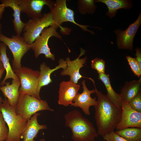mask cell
<instances>
[{
    "instance_id": "1",
    "label": "cell",
    "mask_w": 141,
    "mask_h": 141,
    "mask_svg": "<svg viewBox=\"0 0 141 141\" xmlns=\"http://www.w3.org/2000/svg\"><path fill=\"white\" fill-rule=\"evenodd\" d=\"M97 97V103L94 106L95 118L98 134L103 137L114 131L119 123L121 117V107L115 105L107 95L98 91L94 80L92 81Z\"/></svg>"
},
{
    "instance_id": "2",
    "label": "cell",
    "mask_w": 141,
    "mask_h": 141,
    "mask_svg": "<svg viewBox=\"0 0 141 141\" xmlns=\"http://www.w3.org/2000/svg\"><path fill=\"white\" fill-rule=\"evenodd\" d=\"M66 126L71 130L73 141H94L98 135L92 124L77 110L64 116Z\"/></svg>"
},
{
    "instance_id": "3",
    "label": "cell",
    "mask_w": 141,
    "mask_h": 141,
    "mask_svg": "<svg viewBox=\"0 0 141 141\" xmlns=\"http://www.w3.org/2000/svg\"><path fill=\"white\" fill-rule=\"evenodd\" d=\"M0 113L8 127V134L6 141H20L27 120L17 114L15 107L10 106L5 97L0 104Z\"/></svg>"
},
{
    "instance_id": "4",
    "label": "cell",
    "mask_w": 141,
    "mask_h": 141,
    "mask_svg": "<svg viewBox=\"0 0 141 141\" xmlns=\"http://www.w3.org/2000/svg\"><path fill=\"white\" fill-rule=\"evenodd\" d=\"M50 12L52 15L54 24L58 27L60 28L62 34L69 35L70 32V29L61 26L63 23L67 22L73 23L84 31L88 32L93 34L94 33V32L87 28L88 27L91 26L80 25L75 21L74 12L73 10L67 7L66 0H56L53 8Z\"/></svg>"
},
{
    "instance_id": "5",
    "label": "cell",
    "mask_w": 141,
    "mask_h": 141,
    "mask_svg": "<svg viewBox=\"0 0 141 141\" xmlns=\"http://www.w3.org/2000/svg\"><path fill=\"white\" fill-rule=\"evenodd\" d=\"M15 110L17 115L27 120L38 111H54L45 100L39 99L27 94L20 95Z\"/></svg>"
},
{
    "instance_id": "6",
    "label": "cell",
    "mask_w": 141,
    "mask_h": 141,
    "mask_svg": "<svg viewBox=\"0 0 141 141\" xmlns=\"http://www.w3.org/2000/svg\"><path fill=\"white\" fill-rule=\"evenodd\" d=\"M54 24L50 12L44 14L40 18L30 19L25 23L23 30L22 36L25 42L29 45H31L44 29Z\"/></svg>"
},
{
    "instance_id": "7",
    "label": "cell",
    "mask_w": 141,
    "mask_h": 141,
    "mask_svg": "<svg viewBox=\"0 0 141 141\" xmlns=\"http://www.w3.org/2000/svg\"><path fill=\"white\" fill-rule=\"evenodd\" d=\"M0 41L8 46L12 53L13 58L12 61L13 70L20 69L22 67L21 59L31 49V45L26 43L23 36L16 34L13 35L10 38L1 33L0 35Z\"/></svg>"
},
{
    "instance_id": "8",
    "label": "cell",
    "mask_w": 141,
    "mask_h": 141,
    "mask_svg": "<svg viewBox=\"0 0 141 141\" xmlns=\"http://www.w3.org/2000/svg\"><path fill=\"white\" fill-rule=\"evenodd\" d=\"M13 70L20 81V95L27 94L40 99L38 98L37 93L40 71L24 66L20 69Z\"/></svg>"
},
{
    "instance_id": "9",
    "label": "cell",
    "mask_w": 141,
    "mask_h": 141,
    "mask_svg": "<svg viewBox=\"0 0 141 141\" xmlns=\"http://www.w3.org/2000/svg\"><path fill=\"white\" fill-rule=\"evenodd\" d=\"M58 28L54 24L49 28H45L40 36L30 45L36 58H37L40 54H44L45 58H50L52 61L55 60V55L51 52L48 43L49 39L52 37L62 40L61 36L56 31Z\"/></svg>"
},
{
    "instance_id": "10",
    "label": "cell",
    "mask_w": 141,
    "mask_h": 141,
    "mask_svg": "<svg viewBox=\"0 0 141 141\" xmlns=\"http://www.w3.org/2000/svg\"><path fill=\"white\" fill-rule=\"evenodd\" d=\"M141 24V12L137 19L124 31L118 29L114 31L116 35V44L119 49L132 50L134 36Z\"/></svg>"
},
{
    "instance_id": "11",
    "label": "cell",
    "mask_w": 141,
    "mask_h": 141,
    "mask_svg": "<svg viewBox=\"0 0 141 141\" xmlns=\"http://www.w3.org/2000/svg\"><path fill=\"white\" fill-rule=\"evenodd\" d=\"M21 13H25L31 19L39 18L43 15L42 11L46 5L50 11L53 8L55 2L50 0H17Z\"/></svg>"
},
{
    "instance_id": "12",
    "label": "cell",
    "mask_w": 141,
    "mask_h": 141,
    "mask_svg": "<svg viewBox=\"0 0 141 141\" xmlns=\"http://www.w3.org/2000/svg\"><path fill=\"white\" fill-rule=\"evenodd\" d=\"M120 121L116 128L120 130L130 127L141 128V113L133 109L128 103L122 101Z\"/></svg>"
},
{
    "instance_id": "13",
    "label": "cell",
    "mask_w": 141,
    "mask_h": 141,
    "mask_svg": "<svg viewBox=\"0 0 141 141\" xmlns=\"http://www.w3.org/2000/svg\"><path fill=\"white\" fill-rule=\"evenodd\" d=\"M80 53L76 58L73 60H70L69 57L66 59L67 67L61 72L60 75L62 76L69 75L70 77V81L75 84H78V81L82 78H86L90 79V78L85 77L82 76L80 73V69L85 65L87 58L86 56L83 58L80 57L85 54L86 51L80 48Z\"/></svg>"
},
{
    "instance_id": "14",
    "label": "cell",
    "mask_w": 141,
    "mask_h": 141,
    "mask_svg": "<svg viewBox=\"0 0 141 141\" xmlns=\"http://www.w3.org/2000/svg\"><path fill=\"white\" fill-rule=\"evenodd\" d=\"M83 89L81 93H78L73 102L70 105L72 106L80 108L86 115H90V108L92 106H95L97 103L96 97L92 98L91 95L95 93V89L91 90L87 88L85 80L81 82Z\"/></svg>"
},
{
    "instance_id": "15",
    "label": "cell",
    "mask_w": 141,
    "mask_h": 141,
    "mask_svg": "<svg viewBox=\"0 0 141 141\" xmlns=\"http://www.w3.org/2000/svg\"><path fill=\"white\" fill-rule=\"evenodd\" d=\"M80 87V85L70 81H63L59 85L58 103L67 107L73 102Z\"/></svg>"
},
{
    "instance_id": "16",
    "label": "cell",
    "mask_w": 141,
    "mask_h": 141,
    "mask_svg": "<svg viewBox=\"0 0 141 141\" xmlns=\"http://www.w3.org/2000/svg\"><path fill=\"white\" fill-rule=\"evenodd\" d=\"M0 4V18H2L3 14L6 7H10L13 11V26L16 35L20 36L23 31L25 23L23 22L20 18L21 10L18 5L17 0H2Z\"/></svg>"
},
{
    "instance_id": "17",
    "label": "cell",
    "mask_w": 141,
    "mask_h": 141,
    "mask_svg": "<svg viewBox=\"0 0 141 141\" xmlns=\"http://www.w3.org/2000/svg\"><path fill=\"white\" fill-rule=\"evenodd\" d=\"M59 64L55 68L51 69L45 62H43L40 66V75L38 81L37 93L38 98L40 97V92L41 88L43 86L48 85L52 82L50 78L51 74L60 68H65L67 67V62L62 58H60L58 61Z\"/></svg>"
},
{
    "instance_id": "18",
    "label": "cell",
    "mask_w": 141,
    "mask_h": 141,
    "mask_svg": "<svg viewBox=\"0 0 141 141\" xmlns=\"http://www.w3.org/2000/svg\"><path fill=\"white\" fill-rule=\"evenodd\" d=\"M40 115V113H37L27 120L25 128L21 136L22 141H34V138L40 130L47 129L46 125L38 123L37 118Z\"/></svg>"
},
{
    "instance_id": "19",
    "label": "cell",
    "mask_w": 141,
    "mask_h": 141,
    "mask_svg": "<svg viewBox=\"0 0 141 141\" xmlns=\"http://www.w3.org/2000/svg\"><path fill=\"white\" fill-rule=\"evenodd\" d=\"M5 85L0 86V90L5 97L7 98L10 105L15 107L20 95L19 91L20 86V80L13 79L11 84L9 82H6Z\"/></svg>"
},
{
    "instance_id": "20",
    "label": "cell",
    "mask_w": 141,
    "mask_h": 141,
    "mask_svg": "<svg viewBox=\"0 0 141 141\" xmlns=\"http://www.w3.org/2000/svg\"><path fill=\"white\" fill-rule=\"evenodd\" d=\"M141 77L137 80L126 81L120 93L122 101L128 103L141 91Z\"/></svg>"
},
{
    "instance_id": "21",
    "label": "cell",
    "mask_w": 141,
    "mask_h": 141,
    "mask_svg": "<svg viewBox=\"0 0 141 141\" xmlns=\"http://www.w3.org/2000/svg\"><path fill=\"white\" fill-rule=\"evenodd\" d=\"M95 2H101L105 4L107 6L108 11L106 15L111 18L114 17L117 11L123 8L128 9L132 8V1L126 0H97Z\"/></svg>"
},
{
    "instance_id": "22",
    "label": "cell",
    "mask_w": 141,
    "mask_h": 141,
    "mask_svg": "<svg viewBox=\"0 0 141 141\" xmlns=\"http://www.w3.org/2000/svg\"><path fill=\"white\" fill-rule=\"evenodd\" d=\"M7 45L3 42L0 43V56L3 68L6 71V75L3 80L1 83V85L5 84V81L9 78L13 79H19L13 71L9 62V59L7 55Z\"/></svg>"
},
{
    "instance_id": "23",
    "label": "cell",
    "mask_w": 141,
    "mask_h": 141,
    "mask_svg": "<svg viewBox=\"0 0 141 141\" xmlns=\"http://www.w3.org/2000/svg\"><path fill=\"white\" fill-rule=\"evenodd\" d=\"M98 79L104 84L107 91V95L111 102L117 106L121 107L122 100L120 94L117 93L112 88L109 75L105 73L99 74Z\"/></svg>"
},
{
    "instance_id": "24",
    "label": "cell",
    "mask_w": 141,
    "mask_h": 141,
    "mask_svg": "<svg viewBox=\"0 0 141 141\" xmlns=\"http://www.w3.org/2000/svg\"><path fill=\"white\" fill-rule=\"evenodd\" d=\"M115 132L128 141H141V128L128 127Z\"/></svg>"
},
{
    "instance_id": "25",
    "label": "cell",
    "mask_w": 141,
    "mask_h": 141,
    "mask_svg": "<svg viewBox=\"0 0 141 141\" xmlns=\"http://www.w3.org/2000/svg\"><path fill=\"white\" fill-rule=\"evenodd\" d=\"M78 10L80 14H85L86 13L93 14L96 6L93 0H79L78 1Z\"/></svg>"
},
{
    "instance_id": "26",
    "label": "cell",
    "mask_w": 141,
    "mask_h": 141,
    "mask_svg": "<svg viewBox=\"0 0 141 141\" xmlns=\"http://www.w3.org/2000/svg\"><path fill=\"white\" fill-rule=\"evenodd\" d=\"M105 62L103 60L96 58L91 61V67L92 69L96 70L99 74L105 73Z\"/></svg>"
},
{
    "instance_id": "27",
    "label": "cell",
    "mask_w": 141,
    "mask_h": 141,
    "mask_svg": "<svg viewBox=\"0 0 141 141\" xmlns=\"http://www.w3.org/2000/svg\"><path fill=\"white\" fill-rule=\"evenodd\" d=\"M126 58L131 70L134 74L138 77H140L141 67L135 58L129 56H127Z\"/></svg>"
},
{
    "instance_id": "28",
    "label": "cell",
    "mask_w": 141,
    "mask_h": 141,
    "mask_svg": "<svg viewBox=\"0 0 141 141\" xmlns=\"http://www.w3.org/2000/svg\"><path fill=\"white\" fill-rule=\"evenodd\" d=\"M135 110L141 113V91H140L128 102Z\"/></svg>"
},
{
    "instance_id": "29",
    "label": "cell",
    "mask_w": 141,
    "mask_h": 141,
    "mask_svg": "<svg viewBox=\"0 0 141 141\" xmlns=\"http://www.w3.org/2000/svg\"><path fill=\"white\" fill-rule=\"evenodd\" d=\"M3 115L0 113V141H4L7 139L9 130L7 127Z\"/></svg>"
},
{
    "instance_id": "30",
    "label": "cell",
    "mask_w": 141,
    "mask_h": 141,
    "mask_svg": "<svg viewBox=\"0 0 141 141\" xmlns=\"http://www.w3.org/2000/svg\"><path fill=\"white\" fill-rule=\"evenodd\" d=\"M102 137L106 141H128L118 135L114 131L105 134Z\"/></svg>"
},
{
    "instance_id": "31",
    "label": "cell",
    "mask_w": 141,
    "mask_h": 141,
    "mask_svg": "<svg viewBox=\"0 0 141 141\" xmlns=\"http://www.w3.org/2000/svg\"><path fill=\"white\" fill-rule=\"evenodd\" d=\"M135 51L136 57L135 58L137 61L140 67H141V51L140 48H137Z\"/></svg>"
},
{
    "instance_id": "32",
    "label": "cell",
    "mask_w": 141,
    "mask_h": 141,
    "mask_svg": "<svg viewBox=\"0 0 141 141\" xmlns=\"http://www.w3.org/2000/svg\"><path fill=\"white\" fill-rule=\"evenodd\" d=\"M5 70L4 68L0 69V80Z\"/></svg>"
},
{
    "instance_id": "33",
    "label": "cell",
    "mask_w": 141,
    "mask_h": 141,
    "mask_svg": "<svg viewBox=\"0 0 141 141\" xmlns=\"http://www.w3.org/2000/svg\"><path fill=\"white\" fill-rule=\"evenodd\" d=\"M3 68V64L1 60V56H0V69Z\"/></svg>"
},
{
    "instance_id": "34",
    "label": "cell",
    "mask_w": 141,
    "mask_h": 141,
    "mask_svg": "<svg viewBox=\"0 0 141 141\" xmlns=\"http://www.w3.org/2000/svg\"><path fill=\"white\" fill-rule=\"evenodd\" d=\"M1 29H2V26L1 22L0 20V35L2 33H1Z\"/></svg>"
},
{
    "instance_id": "35",
    "label": "cell",
    "mask_w": 141,
    "mask_h": 141,
    "mask_svg": "<svg viewBox=\"0 0 141 141\" xmlns=\"http://www.w3.org/2000/svg\"><path fill=\"white\" fill-rule=\"evenodd\" d=\"M3 101V99H2V97L0 96V104L2 103Z\"/></svg>"
},
{
    "instance_id": "36",
    "label": "cell",
    "mask_w": 141,
    "mask_h": 141,
    "mask_svg": "<svg viewBox=\"0 0 141 141\" xmlns=\"http://www.w3.org/2000/svg\"><path fill=\"white\" fill-rule=\"evenodd\" d=\"M39 141H45L44 138H42L40 139Z\"/></svg>"
}]
</instances>
